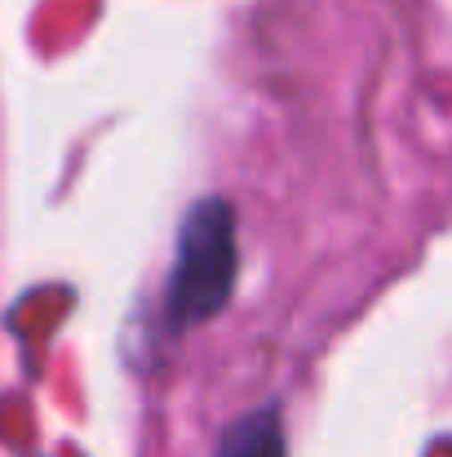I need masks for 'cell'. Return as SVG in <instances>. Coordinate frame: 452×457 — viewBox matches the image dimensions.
I'll return each instance as SVG.
<instances>
[{
    "label": "cell",
    "instance_id": "6da1fadb",
    "mask_svg": "<svg viewBox=\"0 0 452 457\" xmlns=\"http://www.w3.org/2000/svg\"><path fill=\"white\" fill-rule=\"evenodd\" d=\"M240 249H235V213L226 200H195L177 231L173 271L164 285V315L173 328H191L213 320L235 294Z\"/></svg>",
    "mask_w": 452,
    "mask_h": 457
},
{
    "label": "cell",
    "instance_id": "7a4b0ae2",
    "mask_svg": "<svg viewBox=\"0 0 452 457\" xmlns=\"http://www.w3.org/2000/svg\"><path fill=\"white\" fill-rule=\"evenodd\" d=\"M218 457H284V418L280 404H262L226 427Z\"/></svg>",
    "mask_w": 452,
    "mask_h": 457
}]
</instances>
